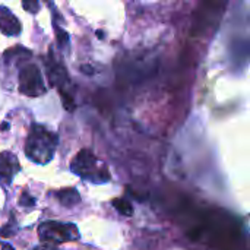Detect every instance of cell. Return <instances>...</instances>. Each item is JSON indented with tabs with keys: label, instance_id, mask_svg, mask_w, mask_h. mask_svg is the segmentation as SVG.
Wrapping results in <instances>:
<instances>
[{
	"label": "cell",
	"instance_id": "6da1fadb",
	"mask_svg": "<svg viewBox=\"0 0 250 250\" xmlns=\"http://www.w3.org/2000/svg\"><path fill=\"white\" fill-rule=\"evenodd\" d=\"M56 144H57V138L54 133L45 130L44 127L34 126L28 136L25 151L32 161L45 164L51 160Z\"/></svg>",
	"mask_w": 250,
	"mask_h": 250
},
{
	"label": "cell",
	"instance_id": "7a4b0ae2",
	"mask_svg": "<svg viewBox=\"0 0 250 250\" xmlns=\"http://www.w3.org/2000/svg\"><path fill=\"white\" fill-rule=\"evenodd\" d=\"M97 167H98L97 158L92 155L91 151H86V149L81 151L75 157V160L72 161V171L73 173L79 174L83 179H89L94 183H104L105 180L110 179V174L105 170L100 171Z\"/></svg>",
	"mask_w": 250,
	"mask_h": 250
},
{
	"label": "cell",
	"instance_id": "3957f363",
	"mask_svg": "<svg viewBox=\"0 0 250 250\" xmlns=\"http://www.w3.org/2000/svg\"><path fill=\"white\" fill-rule=\"evenodd\" d=\"M38 234L45 243H62V242H72L79 239L76 226L62 224L57 221L42 223L38 229Z\"/></svg>",
	"mask_w": 250,
	"mask_h": 250
},
{
	"label": "cell",
	"instance_id": "277c9868",
	"mask_svg": "<svg viewBox=\"0 0 250 250\" xmlns=\"http://www.w3.org/2000/svg\"><path fill=\"white\" fill-rule=\"evenodd\" d=\"M21 91L26 95H38L44 92L41 75L37 66L29 64L21 72Z\"/></svg>",
	"mask_w": 250,
	"mask_h": 250
},
{
	"label": "cell",
	"instance_id": "5b68a950",
	"mask_svg": "<svg viewBox=\"0 0 250 250\" xmlns=\"http://www.w3.org/2000/svg\"><path fill=\"white\" fill-rule=\"evenodd\" d=\"M19 170L18 160L10 152H1L0 154V179L6 183H10L15 174Z\"/></svg>",
	"mask_w": 250,
	"mask_h": 250
},
{
	"label": "cell",
	"instance_id": "8992f818",
	"mask_svg": "<svg viewBox=\"0 0 250 250\" xmlns=\"http://www.w3.org/2000/svg\"><path fill=\"white\" fill-rule=\"evenodd\" d=\"M0 29L7 35H15L21 29L18 19L7 9L3 7H0Z\"/></svg>",
	"mask_w": 250,
	"mask_h": 250
},
{
	"label": "cell",
	"instance_id": "52a82bcc",
	"mask_svg": "<svg viewBox=\"0 0 250 250\" xmlns=\"http://www.w3.org/2000/svg\"><path fill=\"white\" fill-rule=\"evenodd\" d=\"M57 199L64 207H73L81 202V196L76 189H63L57 193Z\"/></svg>",
	"mask_w": 250,
	"mask_h": 250
},
{
	"label": "cell",
	"instance_id": "ba28073f",
	"mask_svg": "<svg viewBox=\"0 0 250 250\" xmlns=\"http://www.w3.org/2000/svg\"><path fill=\"white\" fill-rule=\"evenodd\" d=\"M113 207H114L122 215L130 217V215L133 214V207H132L130 202H127L126 199H114V201H113Z\"/></svg>",
	"mask_w": 250,
	"mask_h": 250
},
{
	"label": "cell",
	"instance_id": "9c48e42d",
	"mask_svg": "<svg viewBox=\"0 0 250 250\" xmlns=\"http://www.w3.org/2000/svg\"><path fill=\"white\" fill-rule=\"evenodd\" d=\"M19 204L22 207H34L35 205V199L28 193V192H23L22 196L19 198Z\"/></svg>",
	"mask_w": 250,
	"mask_h": 250
},
{
	"label": "cell",
	"instance_id": "30bf717a",
	"mask_svg": "<svg viewBox=\"0 0 250 250\" xmlns=\"http://www.w3.org/2000/svg\"><path fill=\"white\" fill-rule=\"evenodd\" d=\"M15 227H13V224L12 223H9V224H6L1 230H0V236L1 237H4V239H7V237H12L13 234H15Z\"/></svg>",
	"mask_w": 250,
	"mask_h": 250
},
{
	"label": "cell",
	"instance_id": "8fae6325",
	"mask_svg": "<svg viewBox=\"0 0 250 250\" xmlns=\"http://www.w3.org/2000/svg\"><path fill=\"white\" fill-rule=\"evenodd\" d=\"M23 7L29 10L31 13H35L38 10V0H23Z\"/></svg>",
	"mask_w": 250,
	"mask_h": 250
},
{
	"label": "cell",
	"instance_id": "7c38bea8",
	"mask_svg": "<svg viewBox=\"0 0 250 250\" xmlns=\"http://www.w3.org/2000/svg\"><path fill=\"white\" fill-rule=\"evenodd\" d=\"M32 250H59L56 246H53L51 243H44V245H41V246H37V248H34Z\"/></svg>",
	"mask_w": 250,
	"mask_h": 250
}]
</instances>
